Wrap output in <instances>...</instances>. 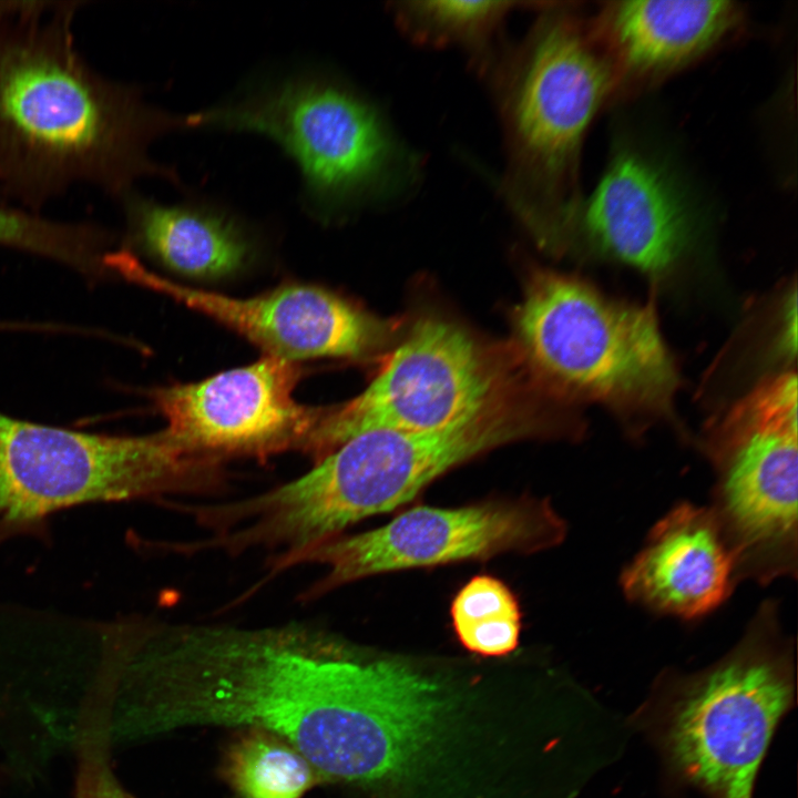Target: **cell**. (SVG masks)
<instances>
[{
    "label": "cell",
    "instance_id": "6da1fadb",
    "mask_svg": "<svg viewBox=\"0 0 798 798\" xmlns=\"http://www.w3.org/2000/svg\"><path fill=\"white\" fill-rule=\"evenodd\" d=\"M117 716L130 741L200 727L260 729L323 780L358 784L379 735V667L306 624L149 618L123 672Z\"/></svg>",
    "mask_w": 798,
    "mask_h": 798
},
{
    "label": "cell",
    "instance_id": "7a4b0ae2",
    "mask_svg": "<svg viewBox=\"0 0 798 798\" xmlns=\"http://www.w3.org/2000/svg\"><path fill=\"white\" fill-rule=\"evenodd\" d=\"M84 3L0 1V194L34 213L78 184L121 201L145 176L178 183L149 150L186 115L85 60L73 32Z\"/></svg>",
    "mask_w": 798,
    "mask_h": 798
},
{
    "label": "cell",
    "instance_id": "3957f363",
    "mask_svg": "<svg viewBox=\"0 0 798 798\" xmlns=\"http://www.w3.org/2000/svg\"><path fill=\"white\" fill-rule=\"evenodd\" d=\"M523 40L505 44L485 75L501 122L505 203L556 249L583 195L580 162L614 80L591 13L575 1H541Z\"/></svg>",
    "mask_w": 798,
    "mask_h": 798
},
{
    "label": "cell",
    "instance_id": "277c9868",
    "mask_svg": "<svg viewBox=\"0 0 798 798\" xmlns=\"http://www.w3.org/2000/svg\"><path fill=\"white\" fill-rule=\"evenodd\" d=\"M539 433L524 417L493 406L436 431L360 433L311 470L254 497L223 503L235 554L254 548L291 554L342 534L360 520L411 501L447 471L502 444Z\"/></svg>",
    "mask_w": 798,
    "mask_h": 798
},
{
    "label": "cell",
    "instance_id": "5b68a950",
    "mask_svg": "<svg viewBox=\"0 0 798 798\" xmlns=\"http://www.w3.org/2000/svg\"><path fill=\"white\" fill-rule=\"evenodd\" d=\"M187 125L274 141L298 166L305 204L324 221L399 198L415 185L420 168L416 154L369 99L317 71L256 84L188 114Z\"/></svg>",
    "mask_w": 798,
    "mask_h": 798
},
{
    "label": "cell",
    "instance_id": "8992f818",
    "mask_svg": "<svg viewBox=\"0 0 798 798\" xmlns=\"http://www.w3.org/2000/svg\"><path fill=\"white\" fill-rule=\"evenodd\" d=\"M514 323L532 368L557 393L638 427L673 417L679 378L652 303L615 300L576 277L540 270Z\"/></svg>",
    "mask_w": 798,
    "mask_h": 798
},
{
    "label": "cell",
    "instance_id": "52a82bcc",
    "mask_svg": "<svg viewBox=\"0 0 798 798\" xmlns=\"http://www.w3.org/2000/svg\"><path fill=\"white\" fill-rule=\"evenodd\" d=\"M223 461L165 429L85 433L0 413V544L48 533L60 510L219 490Z\"/></svg>",
    "mask_w": 798,
    "mask_h": 798
},
{
    "label": "cell",
    "instance_id": "ba28073f",
    "mask_svg": "<svg viewBox=\"0 0 798 798\" xmlns=\"http://www.w3.org/2000/svg\"><path fill=\"white\" fill-rule=\"evenodd\" d=\"M794 696L792 666L776 613L765 604L741 643L692 678L669 710L675 766L718 798H751L756 775Z\"/></svg>",
    "mask_w": 798,
    "mask_h": 798
},
{
    "label": "cell",
    "instance_id": "9c48e42d",
    "mask_svg": "<svg viewBox=\"0 0 798 798\" xmlns=\"http://www.w3.org/2000/svg\"><path fill=\"white\" fill-rule=\"evenodd\" d=\"M797 377H770L706 433L716 470L710 507L728 535L738 576L768 582L797 567Z\"/></svg>",
    "mask_w": 798,
    "mask_h": 798
},
{
    "label": "cell",
    "instance_id": "30bf717a",
    "mask_svg": "<svg viewBox=\"0 0 798 798\" xmlns=\"http://www.w3.org/2000/svg\"><path fill=\"white\" fill-rule=\"evenodd\" d=\"M566 524L548 499L523 497L459 508L419 505L388 523L340 534L301 551L276 555L270 574L317 563L327 571L301 595L309 601L341 585L381 573L487 560L505 552L553 548Z\"/></svg>",
    "mask_w": 798,
    "mask_h": 798
},
{
    "label": "cell",
    "instance_id": "8fae6325",
    "mask_svg": "<svg viewBox=\"0 0 798 798\" xmlns=\"http://www.w3.org/2000/svg\"><path fill=\"white\" fill-rule=\"evenodd\" d=\"M495 396L475 340L446 320L420 319L361 393L325 408L304 452L317 462L360 433L442 430L489 410Z\"/></svg>",
    "mask_w": 798,
    "mask_h": 798
},
{
    "label": "cell",
    "instance_id": "7c38bea8",
    "mask_svg": "<svg viewBox=\"0 0 798 798\" xmlns=\"http://www.w3.org/2000/svg\"><path fill=\"white\" fill-rule=\"evenodd\" d=\"M700 229L698 205L674 170L646 146L622 139L571 217L560 249L579 246L658 277L694 250Z\"/></svg>",
    "mask_w": 798,
    "mask_h": 798
},
{
    "label": "cell",
    "instance_id": "4fadbf2b",
    "mask_svg": "<svg viewBox=\"0 0 798 798\" xmlns=\"http://www.w3.org/2000/svg\"><path fill=\"white\" fill-rule=\"evenodd\" d=\"M295 361L266 355L193 383L151 391L165 430L188 448L225 460L304 451L325 408L299 403Z\"/></svg>",
    "mask_w": 798,
    "mask_h": 798
},
{
    "label": "cell",
    "instance_id": "5bb4252c",
    "mask_svg": "<svg viewBox=\"0 0 798 798\" xmlns=\"http://www.w3.org/2000/svg\"><path fill=\"white\" fill-rule=\"evenodd\" d=\"M114 273L166 295L235 330L267 355L290 361L362 357L378 349L387 327L339 295L316 285L289 284L236 298L181 285L147 269L129 249L113 257Z\"/></svg>",
    "mask_w": 798,
    "mask_h": 798
},
{
    "label": "cell",
    "instance_id": "9a60e30c",
    "mask_svg": "<svg viewBox=\"0 0 798 798\" xmlns=\"http://www.w3.org/2000/svg\"><path fill=\"white\" fill-rule=\"evenodd\" d=\"M594 33L614 80L613 103L633 98L739 35L745 9L729 0H626L600 3Z\"/></svg>",
    "mask_w": 798,
    "mask_h": 798
},
{
    "label": "cell",
    "instance_id": "2e32d148",
    "mask_svg": "<svg viewBox=\"0 0 798 798\" xmlns=\"http://www.w3.org/2000/svg\"><path fill=\"white\" fill-rule=\"evenodd\" d=\"M737 577L736 552L713 509L682 503L654 525L621 584L632 602L688 620L719 606Z\"/></svg>",
    "mask_w": 798,
    "mask_h": 798
},
{
    "label": "cell",
    "instance_id": "e0dca14e",
    "mask_svg": "<svg viewBox=\"0 0 798 798\" xmlns=\"http://www.w3.org/2000/svg\"><path fill=\"white\" fill-rule=\"evenodd\" d=\"M131 243L167 269L219 279L244 269L258 241L238 215L204 200L163 204L132 191L121 201Z\"/></svg>",
    "mask_w": 798,
    "mask_h": 798
},
{
    "label": "cell",
    "instance_id": "ac0fdd59",
    "mask_svg": "<svg viewBox=\"0 0 798 798\" xmlns=\"http://www.w3.org/2000/svg\"><path fill=\"white\" fill-rule=\"evenodd\" d=\"M520 1H392L396 27L412 43L432 49L463 51L472 69L484 76L505 47V19L529 6Z\"/></svg>",
    "mask_w": 798,
    "mask_h": 798
},
{
    "label": "cell",
    "instance_id": "d6986e66",
    "mask_svg": "<svg viewBox=\"0 0 798 798\" xmlns=\"http://www.w3.org/2000/svg\"><path fill=\"white\" fill-rule=\"evenodd\" d=\"M227 746L222 775L239 798H301L323 778L311 764L280 738L242 729Z\"/></svg>",
    "mask_w": 798,
    "mask_h": 798
},
{
    "label": "cell",
    "instance_id": "ffe728a7",
    "mask_svg": "<svg viewBox=\"0 0 798 798\" xmlns=\"http://www.w3.org/2000/svg\"><path fill=\"white\" fill-rule=\"evenodd\" d=\"M450 616L460 644L481 656H504L519 644L521 608L501 580L477 575L456 594Z\"/></svg>",
    "mask_w": 798,
    "mask_h": 798
},
{
    "label": "cell",
    "instance_id": "44dd1931",
    "mask_svg": "<svg viewBox=\"0 0 798 798\" xmlns=\"http://www.w3.org/2000/svg\"><path fill=\"white\" fill-rule=\"evenodd\" d=\"M110 745L103 722L93 714L78 737L74 798H134L113 773Z\"/></svg>",
    "mask_w": 798,
    "mask_h": 798
},
{
    "label": "cell",
    "instance_id": "7402d4cb",
    "mask_svg": "<svg viewBox=\"0 0 798 798\" xmlns=\"http://www.w3.org/2000/svg\"><path fill=\"white\" fill-rule=\"evenodd\" d=\"M28 328L27 324H18V323H0V330L1 329H19V328Z\"/></svg>",
    "mask_w": 798,
    "mask_h": 798
},
{
    "label": "cell",
    "instance_id": "603a6c76",
    "mask_svg": "<svg viewBox=\"0 0 798 798\" xmlns=\"http://www.w3.org/2000/svg\"><path fill=\"white\" fill-rule=\"evenodd\" d=\"M0 714H1V709H0ZM3 775H4V771H3V769H2L1 766H0V780L3 778Z\"/></svg>",
    "mask_w": 798,
    "mask_h": 798
},
{
    "label": "cell",
    "instance_id": "cb8c5ba5",
    "mask_svg": "<svg viewBox=\"0 0 798 798\" xmlns=\"http://www.w3.org/2000/svg\"><path fill=\"white\" fill-rule=\"evenodd\" d=\"M0 203L7 204L0 194Z\"/></svg>",
    "mask_w": 798,
    "mask_h": 798
}]
</instances>
